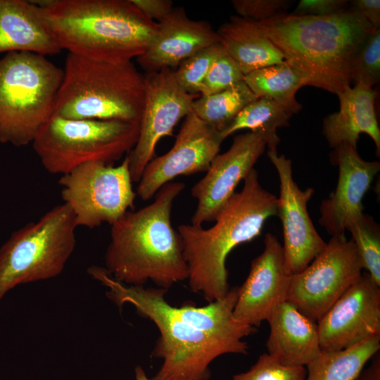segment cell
<instances>
[{
	"label": "cell",
	"mask_w": 380,
	"mask_h": 380,
	"mask_svg": "<svg viewBox=\"0 0 380 380\" xmlns=\"http://www.w3.org/2000/svg\"><path fill=\"white\" fill-rule=\"evenodd\" d=\"M184 188L183 182L165 184L152 203L110 225L104 268L115 280L128 286L151 281L167 290L188 279L181 238L171 222L173 203Z\"/></svg>",
	"instance_id": "7a4b0ae2"
},
{
	"label": "cell",
	"mask_w": 380,
	"mask_h": 380,
	"mask_svg": "<svg viewBox=\"0 0 380 380\" xmlns=\"http://www.w3.org/2000/svg\"><path fill=\"white\" fill-rule=\"evenodd\" d=\"M266 147L260 134L249 132L236 136L230 148L215 157L205 176L191 189L192 196L198 201L192 224L202 226L215 220Z\"/></svg>",
	"instance_id": "2e32d148"
},
{
	"label": "cell",
	"mask_w": 380,
	"mask_h": 380,
	"mask_svg": "<svg viewBox=\"0 0 380 380\" xmlns=\"http://www.w3.org/2000/svg\"><path fill=\"white\" fill-rule=\"evenodd\" d=\"M350 8L363 17L373 28L380 27L379 0H353Z\"/></svg>",
	"instance_id": "d590c367"
},
{
	"label": "cell",
	"mask_w": 380,
	"mask_h": 380,
	"mask_svg": "<svg viewBox=\"0 0 380 380\" xmlns=\"http://www.w3.org/2000/svg\"><path fill=\"white\" fill-rule=\"evenodd\" d=\"M225 51L220 42L206 47L184 60L173 70L179 87L185 92L200 95V89L215 59Z\"/></svg>",
	"instance_id": "f1b7e54d"
},
{
	"label": "cell",
	"mask_w": 380,
	"mask_h": 380,
	"mask_svg": "<svg viewBox=\"0 0 380 380\" xmlns=\"http://www.w3.org/2000/svg\"><path fill=\"white\" fill-rule=\"evenodd\" d=\"M352 81L372 88L380 80V29H373L366 37L351 66Z\"/></svg>",
	"instance_id": "f546056e"
},
{
	"label": "cell",
	"mask_w": 380,
	"mask_h": 380,
	"mask_svg": "<svg viewBox=\"0 0 380 380\" xmlns=\"http://www.w3.org/2000/svg\"><path fill=\"white\" fill-rule=\"evenodd\" d=\"M35 2L61 50L90 60L119 63L137 58L158 30V23L131 0Z\"/></svg>",
	"instance_id": "5b68a950"
},
{
	"label": "cell",
	"mask_w": 380,
	"mask_h": 380,
	"mask_svg": "<svg viewBox=\"0 0 380 380\" xmlns=\"http://www.w3.org/2000/svg\"><path fill=\"white\" fill-rule=\"evenodd\" d=\"M306 374L305 367L285 365L262 353L248 371L235 374L232 380H305Z\"/></svg>",
	"instance_id": "1f68e13d"
},
{
	"label": "cell",
	"mask_w": 380,
	"mask_h": 380,
	"mask_svg": "<svg viewBox=\"0 0 380 380\" xmlns=\"http://www.w3.org/2000/svg\"><path fill=\"white\" fill-rule=\"evenodd\" d=\"M370 363L364 367L355 380H380V352L370 359Z\"/></svg>",
	"instance_id": "8d00e7d4"
},
{
	"label": "cell",
	"mask_w": 380,
	"mask_h": 380,
	"mask_svg": "<svg viewBox=\"0 0 380 380\" xmlns=\"http://www.w3.org/2000/svg\"><path fill=\"white\" fill-rule=\"evenodd\" d=\"M218 42L217 31L208 22L192 20L184 8L176 7L158 22L154 40L137 61L146 73L174 70L186 58Z\"/></svg>",
	"instance_id": "d6986e66"
},
{
	"label": "cell",
	"mask_w": 380,
	"mask_h": 380,
	"mask_svg": "<svg viewBox=\"0 0 380 380\" xmlns=\"http://www.w3.org/2000/svg\"><path fill=\"white\" fill-rule=\"evenodd\" d=\"M346 0H300L293 14L305 16H327L348 8Z\"/></svg>",
	"instance_id": "836d02e7"
},
{
	"label": "cell",
	"mask_w": 380,
	"mask_h": 380,
	"mask_svg": "<svg viewBox=\"0 0 380 380\" xmlns=\"http://www.w3.org/2000/svg\"><path fill=\"white\" fill-rule=\"evenodd\" d=\"M220 42L234 59L244 75L281 63V51L257 25L255 22L232 15L217 30Z\"/></svg>",
	"instance_id": "603a6c76"
},
{
	"label": "cell",
	"mask_w": 380,
	"mask_h": 380,
	"mask_svg": "<svg viewBox=\"0 0 380 380\" xmlns=\"http://www.w3.org/2000/svg\"><path fill=\"white\" fill-rule=\"evenodd\" d=\"M77 227L63 203L15 231L0 249V300L19 284L60 275L75 248Z\"/></svg>",
	"instance_id": "9c48e42d"
},
{
	"label": "cell",
	"mask_w": 380,
	"mask_h": 380,
	"mask_svg": "<svg viewBox=\"0 0 380 380\" xmlns=\"http://www.w3.org/2000/svg\"><path fill=\"white\" fill-rule=\"evenodd\" d=\"M132 182L127 156L118 166L99 161L84 163L58 182L77 227L90 229L103 223L111 225L133 210L137 194Z\"/></svg>",
	"instance_id": "30bf717a"
},
{
	"label": "cell",
	"mask_w": 380,
	"mask_h": 380,
	"mask_svg": "<svg viewBox=\"0 0 380 380\" xmlns=\"http://www.w3.org/2000/svg\"><path fill=\"white\" fill-rule=\"evenodd\" d=\"M331 160L338 167V183L335 191L321 203L319 222L331 236H346L347 226L363 213L362 199L380 170V163L363 160L348 144L334 148Z\"/></svg>",
	"instance_id": "ac0fdd59"
},
{
	"label": "cell",
	"mask_w": 380,
	"mask_h": 380,
	"mask_svg": "<svg viewBox=\"0 0 380 380\" xmlns=\"http://www.w3.org/2000/svg\"><path fill=\"white\" fill-rule=\"evenodd\" d=\"M257 99L243 82L215 94L200 96L194 101L192 110L221 132L246 106Z\"/></svg>",
	"instance_id": "4316f807"
},
{
	"label": "cell",
	"mask_w": 380,
	"mask_h": 380,
	"mask_svg": "<svg viewBox=\"0 0 380 380\" xmlns=\"http://www.w3.org/2000/svg\"><path fill=\"white\" fill-rule=\"evenodd\" d=\"M287 0H232L239 17L255 23L270 19L284 11L291 4Z\"/></svg>",
	"instance_id": "d6a6232c"
},
{
	"label": "cell",
	"mask_w": 380,
	"mask_h": 380,
	"mask_svg": "<svg viewBox=\"0 0 380 380\" xmlns=\"http://www.w3.org/2000/svg\"><path fill=\"white\" fill-rule=\"evenodd\" d=\"M293 113L278 102L267 98H258L246 106L220 134L226 139L241 129L260 134L267 142L268 151H277L280 139L277 129L289 126Z\"/></svg>",
	"instance_id": "484cf974"
},
{
	"label": "cell",
	"mask_w": 380,
	"mask_h": 380,
	"mask_svg": "<svg viewBox=\"0 0 380 380\" xmlns=\"http://www.w3.org/2000/svg\"><path fill=\"white\" fill-rule=\"evenodd\" d=\"M380 350V335L352 347L322 350L306 365L305 380H355L372 356Z\"/></svg>",
	"instance_id": "cb8c5ba5"
},
{
	"label": "cell",
	"mask_w": 380,
	"mask_h": 380,
	"mask_svg": "<svg viewBox=\"0 0 380 380\" xmlns=\"http://www.w3.org/2000/svg\"><path fill=\"white\" fill-rule=\"evenodd\" d=\"M267 322V353L280 363L306 367L321 353L317 322L288 300L274 310Z\"/></svg>",
	"instance_id": "ffe728a7"
},
{
	"label": "cell",
	"mask_w": 380,
	"mask_h": 380,
	"mask_svg": "<svg viewBox=\"0 0 380 380\" xmlns=\"http://www.w3.org/2000/svg\"><path fill=\"white\" fill-rule=\"evenodd\" d=\"M58 45L39 6L25 0H0V53H59Z\"/></svg>",
	"instance_id": "44dd1931"
},
{
	"label": "cell",
	"mask_w": 380,
	"mask_h": 380,
	"mask_svg": "<svg viewBox=\"0 0 380 380\" xmlns=\"http://www.w3.org/2000/svg\"><path fill=\"white\" fill-rule=\"evenodd\" d=\"M317 324L322 350L346 349L380 335V286L362 273Z\"/></svg>",
	"instance_id": "9a60e30c"
},
{
	"label": "cell",
	"mask_w": 380,
	"mask_h": 380,
	"mask_svg": "<svg viewBox=\"0 0 380 380\" xmlns=\"http://www.w3.org/2000/svg\"><path fill=\"white\" fill-rule=\"evenodd\" d=\"M144 84L145 101L139 137L127 155L134 182H139L144 168L153 158L159 141L172 135L175 127L191 112L194 101L200 96L183 91L171 69L147 72Z\"/></svg>",
	"instance_id": "7c38bea8"
},
{
	"label": "cell",
	"mask_w": 380,
	"mask_h": 380,
	"mask_svg": "<svg viewBox=\"0 0 380 380\" xmlns=\"http://www.w3.org/2000/svg\"><path fill=\"white\" fill-rule=\"evenodd\" d=\"M256 24L307 85L336 95L350 87L353 58L374 29L351 8L327 16L283 13Z\"/></svg>",
	"instance_id": "3957f363"
},
{
	"label": "cell",
	"mask_w": 380,
	"mask_h": 380,
	"mask_svg": "<svg viewBox=\"0 0 380 380\" xmlns=\"http://www.w3.org/2000/svg\"><path fill=\"white\" fill-rule=\"evenodd\" d=\"M362 267L380 286V227L372 217L362 213L347 226Z\"/></svg>",
	"instance_id": "83f0119b"
},
{
	"label": "cell",
	"mask_w": 380,
	"mask_h": 380,
	"mask_svg": "<svg viewBox=\"0 0 380 380\" xmlns=\"http://www.w3.org/2000/svg\"><path fill=\"white\" fill-rule=\"evenodd\" d=\"M149 19L158 22L165 18L173 9L170 0H131Z\"/></svg>",
	"instance_id": "e575fe53"
},
{
	"label": "cell",
	"mask_w": 380,
	"mask_h": 380,
	"mask_svg": "<svg viewBox=\"0 0 380 380\" xmlns=\"http://www.w3.org/2000/svg\"><path fill=\"white\" fill-rule=\"evenodd\" d=\"M279 179L277 216L281 220L287 265L293 274L305 270L327 246L317 232L307 209L312 188L301 189L293 178L292 163L277 151H267Z\"/></svg>",
	"instance_id": "5bb4252c"
},
{
	"label": "cell",
	"mask_w": 380,
	"mask_h": 380,
	"mask_svg": "<svg viewBox=\"0 0 380 380\" xmlns=\"http://www.w3.org/2000/svg\"><path fill=\"white\" fill-rule=\"evenodd\" d=\"M87 272L108 289L106 295L117 305H132L158 329L152 355L163 362L151 380H208L209 366L217 357L248 353L243 338L256 328L234 316L238 286L205 306L187 303L175 307L165 298L167 289L125 285L99 266L89 267Z\"/></svg>",
	"instance_id": "6da1fadb"
},
{
	"label": "cell",
	"mask_w": 380,
	"mask_h": 380,
	"mask_svg": "<svg viewBox=\"0 0 380 380\" xmlns=\"http://www.w3.org/2000/svg\"><path fill=\"white\" fill-rule=\"evenodd\" d=\"M339 110L327 115L322 132L329 146L336 148L348 144L356 148L361 133L368 134L374 142L376 155L380 153V129L374 109L377 92L372 88L355 84L337 94Z\"/></svg>",
	"instance_id": "7402d4cb"
},
{
	"label": "cell",
	"mask_w": 380,
	"mask_h": 380,
	"mask_svg": "<svg viewBox=\"0 0 380 380\" xmlns=\"http://www.w3.org/2000/svg\"><path fill=\"white\" fill-rule=\"evenodd\" d=\"M63 76L45 56L11 52L0 58V142L32 144L53 115Z\"/></svg>",
	"instance_id": "52a82bcc"
},
{
	"label": "cell",
	"mask_w": 380,
	"mask_h": 380,
	"mask_svg": "<svg viewBox=\"0 0 380 380\" xmlns=\"http://www.w3.org/2000/svg\"><path fill=\"white\" fill-rule=\"evenodd\" d=\"M244 82L257 98L272 99L298 113L301 105L296 99L297 91L307 85L305 77L285 61L253 70L244 75Z\"/></svg>",
	"instance_id": "d4e9b609"
},
{
	"label": "cell",
	"mask_w": 380,
	"mask_h": 380,
	"mask_svg": "<svg viewBox=\"0 0 380 380\" xmlns=\"http://www.w3.org/2000/svg\"><path fill=\"white\" fill-rule=\"evenodd\" d=\"M362 269L353 240L346 236H331L305 270L292 275L286 300L317 322L360 278Z\"/></svg>",
	"instance_id": "8fae6325"
},
{
	"label": "cell",
	"mask_w": 380,
	"mask_h": 380,
	"mask_svg": "<svg viewBox=\"0 0 380 380\" xmlns=\"http://www.w3.org/2000/svg\"><path fill=\"white\" fill-rule=\"evenodd\" d=\"M292 275L279 240L274 234H266L262 252L252 260L246 279L238 286L235 319L254 327L267 321L286 300Z\"/></svg>",
	"instance_id": "e0dca14e"
},
{
	"label": "cell",
	"mask_w": 380,
	"mask_h": 380,
	"mask_svg": "<svg viewBox=\"0 0 380 380\" xmlns=\"http://www.w3.org/2000/svg\"><path fill=\"white\" fill-rule=\"evenodd\" d=\"M210 228L181 224L177 228L188 267L191 291L208 303L225 296L229 291L226 260L237 246L259 236L265 221L277 216L278 200L261 186L253 168L243 179Z\"/></svg>",
	"instance_id": "277c9868"
},
{
	"label": "cell",
	"mask_w": 380,
	"mask_h": 380,
	"mask_svg": "<svg viewBox=\"0 0 380 380\" xmlns=\"http://www.w3.org/2000/svg\"><path fill=\"white\" fill-rule=\"evenodd\" d=\"M136 380H151L141 366H137L135 368Z\"/></svg>",
	"instance_id": "74e56055"
},
{
	"label": "cell",
	"mask_w": 380,
	"mask_h": 380,
	"mask_svg": "<svg viewBox=\"0 0 380 380\" xmlns=\"http://www.w3.org/2000/svg\"><path fill=\"white\" fill-rule=\"evenodd\" d=\"M63 70L53 114L140 124L144 75L132 61H97L68 53Z\"/></svg>",
	"instance_id": "8992f818"
},
{
	"label": "cell",
	"mask_w": 380,
	"mask_h": 380,
	"mask_svg": "<svg viewBox=\"0 0 380 380\" xmlns=\"http://www.w3.org/2000/svg\"><path fill=\"white\" fill-rule=\"evenodd\" d=\"M243 78L240 68L225 51L211 65L201 84L199 94L208 96L221 92L243 82Z\"/></svg>",
	"instance_id": "4dcf8cb0"
},
{
	"label": "cell",
	"mask_w": 380,
	"mask_h": 380,
	"mask_svg": "<svg viewBox=\"0 0 380 380\" xmlns=\"http://www.w3.org/2000/svg\"><path fill=\"white\" fill-rule=\"evenodd\" d=\"M139 126L120 120L69 119L53 114L32 144L48 172L63 175L89 162L113 165L134 148Z\"/></svg>",
	"instance_id": "ba28073f"
},
{
	"label": "cell",
	"mask_w": 380,
	"mask_h": 380,
	"mask_svg": "<svg viewBox=\"0 0 380 380\" xmlns=\"http://www.w3.org/2000/svg\"><path fill=\"white\" fill-rule=\"evenodd\" d=\"M222 141L218 130L191 110L185 117L171 149L153 158L144 168L137 195L147 201L177 176L206 172L219 153Z\"/></svg>",
	"instance_id": "4fadbf2b"
}]
</instances>
